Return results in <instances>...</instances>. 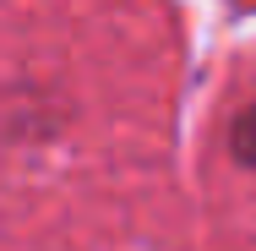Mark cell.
Returning <instances> with one entry per match:
<instances>
[{"label":"cell","mask_w":256,"mask_h":251,"mask_svg":"<svg viewBox=\"0 0 256 251\" xmlns=\"http://www.w3.org/2000/svg\"><path fill=\"white\" fill-rule=\"evenodd\" d=\"M234 153H240L246 169H256V104H246L240 120H234Z\"/></svg>","instance_id":"1"}]
</instances>
